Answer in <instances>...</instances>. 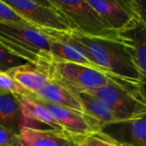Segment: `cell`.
Returning <instances> with one entry per match:
<instances>
[{
	"mask_svg": "<svg viewBox=\"0 0 146 146\" xmlns=\"http://www.w3.org/2000/svg\"><path fill=\"white\" fill-rule=\"evenodd\" d=\"M68 87L74 92V94L78 98L83 109V112L96 119L99 122L101 127L107 124L119 121L115 116L110 107L100 98H97L88 92L78 91L70 86Z\"/></svg>",
	"mask_w": 146,
	"mask_h": 146,
	"instance_id": "14",
	"label": "cell"
},
{
	"mask_svg": "<svg viewBox=\"0 0 146 146\" xmlns=\"http://www.w3.org/2000/svg\"><path fill=\"white\" fill-rule=\"evenodd\" d=\"M43 34L45 35V37L49 40V47H50V52L51 55V60L77 63V64L87 66V67L98 69L101 72L106 73L104 70H102L100 68L96 66L94 63L90 62L88 59H86L80 51L76 50L74 47H72L68 43L61 39H58L55 37H52L50 35H48L45 33H43Z\"/></svg>",
	"mask_w": 146,
	"mask_h": 146,
	"instance_id": "17",
	"label": "cell"
},
{
	"mask_svg": "<svg viewBox=\"0 0 146 146\" xmlns=\"http://www.w3.org/2000/svg\"><path fill=\"white\" fill-rule=\"evenodd\" d=\"M23 59L12 54L0 44V71L6 72L9 69L26 63Z\"/></svg>",
	"mask_w": 146,
	"mask_h": 146,
	"instance_id": "20",
	"label": "cell"
},
{
	"mask_svg": "<svg viewBox=\"0 0 146 146\" xmlns=\"http://www.w3.org/2000/svg\"><path fill=\"white\" fill-rule=\"evenodd\" d=\"M38 30L68 43L108 74L130 80L145 82V76L139 71L125 46L119 40L87 37L72 32Z\"/></svg>",
	"mask_w": 146,
	"mask_h": 146,
	"instance_id": "1",
	"label": "cell"
},
{
	"mask_svg": "<svg viewBox=\"0 0 146 146\" xmlns=\"http://www.w3.org/2000/svg\"><path fill=\"white\" fill-rule=\"evenodd\" d=\"M117 39L125 46L135 66L142 75H146V22L116 33Z\"/></svg>",
	"mask_w": 146,
	"mask_h": 146,
	"instance_id": "12",
	"label": "cell"
},
{
	"mask_svg": "<svg viewBox=\"0 0 146 146\" xmlns=\"http://www.w3.org/2000/svg\"><path fill=\"white\" fill-rule=\"evenodd\" d=\"M2 2L37 29L71 33L65 18L49 0H2Z\"/></svg>",
	"mask_w": 146,
	"mask_h": 146,
	"instance_id": "6",
	"label": "cell"
},
{
	"mask_svg": "<svg viewBox=\"0 0 146 146\" xmlns=\"http://www.w3.org/2000/svg\"><path fill=\"white\" fill-rule=\"evenodd\" d=\"M6 73L35 95L48 81L50 76V68L49 61L39 60L33 63L26 62L14 67Z\"/></svg>",
	"mask_w": 146,
	"mask_h": 146,
	"instance_id": "10",
	"label": "cell"
},
{
	"mask_svg": "<svg viewBox=\"0 0 146 146\" xmlns=\"http://www.w3.org/2000/svg\"><path fill=\"white\" fill-rule=\"evenodd\" d=\"M78 146H121L101 131L74 138Z\"/></svg>",
	"mask_w": 146,
	"mask_h": 146,
	"instance_id": "19",
	"label": "cell"
},
{
	"mask_svg": "<svg viewBox=\"0 0 146 146\" xmlns=\"http://www.w3.org/2000/svg\"><path fill=\"white\" fill-rule=\"evenodd\" d=\"M86 92L104 101L119 121L146 114L145 82L112 75L106 86Z\"/></svg>",
	"mask_w": 146,
	"mask_h": 146,
	"instance_id": "2",
	"label": "cell"
},
{
	"mask_svg": "<svg viewBox=\"0 0 146 146\" xmlns=\"http://www.w3.org/2000/svg\"><path fill=\"white\" fill-rule=\"evenodd\" d=\"M54 75L78 91H92L106 86L113 74L98 69L63 61H49Z\"/></svg>",
	"mask_w": 146,
	"mask_h": 146,
	"instance_id": "7",
	"label": "cell"
},
{
	"mask_svg": "<svg viewBox=\"0 0 146 146\" xmlns=\"http://www.w3.org/2000/svg\"><path fill=\"white\" fill-rule=\"evenodd\" d=\"M0 94L18 95L22 97H33L35 95L24 88L15 79L9 76L6 72L0 71Z\"/></svg>",
	"mask_w": 146,
	"mask_h": 146,
	"instance_id": "18",
	"label": "cell"
},
{
	"mask_svg": "<svg viewBox=\"0 0 146 146\" xmlns=\"http://www.w3.org/2000/svg\"><path fill=\"white\" fill-rule=\"evenodd\" d=\"M0 146H22L21 136L0 126Z\"/></svg>",
	"mask_w": 146,
	"mask_h": 146,
	"instance_id": "22",
	"label": "cell"
},
{
	"mask_svg": "<svg viewBox=\"0 0 146 146\" xmlns=\"http://www.w3.org/2000/svg\"><path fill=\"white\" fill-rule=\"evenodd\" d=\"M20 136L22 146H78L74 137L63 131L55 129H38L24 126Z\"/></svg>",
	"mask_w": 146,
	"mask_h": 146,
	"instance_id": "13",
	"label": "cell"
},
{
	"mask_svg": "<svg viewBox=\"0 0 146 146\" xmlns=\"http://www.w3.org/2000/svg\"><path fill=\"white\" fill-rule=\"evenodd\" d=\"M49 1L65 18L72 33L87 37L118 40L116 33L107 27L87 0Z\"/></svg>",
	"mask_w": 146,
	"mask_h": 146,
	"instance_id": "4",
	"label": "cell"
},
{
	"mask_svg": "<svg viewBox=\"0 0 146 146\" xmlns=\"http://www.w3.org/2000/svg\"><path fill=\"white\" fill-rule=\"evenodd\" d=\"M0 44L27 62L51 60L48 38L31 26L0 24Z\"/></svg>",
	"mask_w": 146,
	"mask_h": 146,
	"instance_id": "3",
	"label": "cell"
},
{
	"mask_svg": "<svg viewBox=\"0 0 146 146\" xmlns=\"http://www.w3.org/2000/svg\"><path fill=\"white\" fill-rule=\"evenodd\" d=\"M113 32L127 30L146 22L145 0H87Z\"/></svg>",
	"mask_w": 146,
	"mask_h": 146,
	"instance_id": "5",
	"label": "cell"
},
{
	"mask_svg": "<svg viewBox=\"0 0 146 146\" xmlns=\"http://www.w3.org/2000/svg\"><path fill=\"white\" fill-rule=\"evenodd\" d=\"M100 131L121 146H146V114L107 124Z\"/></svg>",
	"mask_w": 146,
	"mask_h": 146,
	"instance_id": "9",
	"label": "cell"
},
{
	"mask_svg": "<svg viewBox=\"0 0 146 146\" xmlns=\"http://www.w3.org/2000/svg\"><path fill=\"white\" fill-rule=\"evenodd\" d=\"M16 97L21 104L25 123L28 121H35L49 126L51 129L62 131V127L53 115L41 101L33 97H22L18 95H16Z\"/></svg>",
	"mask_w": 146,
	"mask_h": 146,
	"instance_id": "16",
	"label": "cell"
},
{
	"mask_svg": "<svg viewBox=\"0 0 146 146\" xmlns=\"http://www.w3.org/2000/svg\"><path fill=\"white\" fill-rule=\"evenodd\" d=\"M25 120L16 95L0 94V126L20 135Z\"/></svg>",
	"mask_w": 146,
	"mask_h": 146,
	"instance_id": "15",
	"label": "cell"
},
{
	"mask_svg": "<svg viewBox=\"0 0 146 146\" xmlns=\"http://www.w3.org/2000/svg\"><path fill=\"white\" fill-rule=\"evenodd\" d=\"M13 23L21 26H31L22 18H21L13 9L4 4L0 0V24ZM33 27V26H31Z\"/></svg>",
	"mask_w": 146,
	"mask_h": 146,
	"instance_id": "21",
	"label": "cell"
},
{
	"mask_svg": "<svg viewBox=\"0 0 146 146\" xmlns=\"http://www.w3.org/2000/svg\"><path fill=\"white\" fill-rule=\"evenodd\" d=\"M50 111L62 131L71 137L85 136L92 133L100 131L99 122L84 112L42 102Z\"/></svg>",
	"mask_w": 146,
	"mask_h": 146,
	"instance_id": "8",
	"label": "cell"
},
{
	"mask_svg": "<svg viewBox=\"0 0 146 146\" xmlns=\"http://www.w3.org/2000/svg\"><path fill=\"white\" fill-rule=\"evenodd\" d=\"M50 76L46 84L35 93L34 98L41 102L83 112L81 104L74 92L65 83L58 80L54 75L50 65Z\"/></svg>",
	"mask_w": 146,
	"mask_h": 146,
	"instance_id": "11",
	"label": "cell"
}]
</instances>
